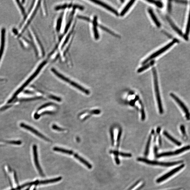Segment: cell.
<instances>
[{
	"label": "cell",
	"instance_id": "cell-1",
	"mask_svg": "<svg viewBox=\"0 0 190 190\" xmlns=\"http://www.w3.org/2000/svg\"><path fill=\"white\" fill-rule=\"evenodd\" d=\"M46 63V61H44L43 63H42L41 65L39 66V67L38 68L37 70L35 71L34 73L26 81V82L17 90V91L15 92V94L13 95V97H12L11 99H10L9 101H8V103H11V102L13 101V100L16 98V97L23 91L24 89L36 77L38 74L39 73L40 71H41L42 69V68Z\"/></svg>",
	"mask_w": 190,
	"mask_h": 190
},
{
	"label": "cell",
	"instance_id": "cell-2",
	"mask_svg": "<svg viewBox=\"0 0 190 190\" xmlns=\"http://www.w3.org/2000/svg\"><path fill=\"white\" fill-rule=\"evenodd\" d=\"M153 70L155 94L157 101L158 102L159 112H160V114H162L163 112V111L162 104L161 101L160 91H159L157 74L156 70L155 67H153V70Z\"/></svg>",
	"mask_w": 190,
	"mask_h": 190
},
{
	"label": "cell",
	"instance_id": "cell-3",
	"mask_svg": "<svg viewBox=\"0 0 190 190\" xmlns=\"http://www.w3.org/2000/svg\"><path fill=\"white\" fill-rule=\"evenodd\" d=\"M51 71L55 74L57 77L60 78L62 80H63L64 81L69 83L72 86L76 88H77L79 89L80 91L84 93H85L87 95H89L90 93V92L88 90H87L82 86L79 85L74 82L70 80L68 78L64 77L63 75H62L60 73H58L56 70L54 69H52Z\"/></svg>",
	"mask_w": 190,
	"mask_h": 190
},
{
	"label": "cell",
	"instance_id": "cell-4",
	"mask_svg": "<svg viewBox=\"0 0 190 190\" xmlns=\"http://www.w3.org/2000/svg\"><path fill=\"white\" fill-rule=\"evenodd\" d=\"M177 42H178V40L177 39H174L173 41L170 43L169 44H168L166 45L164 47L162 48L159 50L158 51H157L155 53H154L153 54H152L150 56L148 57L143 61L142 63V64L144 65V64H146L147 63H148L149 61H150L154 58H156V57L160 55L165 52V51L167 50L170 48V47L172 46L175 43H176Z\"/></svg>",
	"mask_w": 190,
	"mask_h": 190
},
{
	"label": "cell",
	"instance_id": "cell-5",
	"mask_svg": "<svg viewBox=\"0 0 190 190\" xmlns=\"http://www.w3.org/2000/svg\"><path fill=\"white\" fill-rule=\"evenodd\" d=\"M137 160L138 161L142 162H144L149 165H161L165 166V167H170V166L179 164L181 162V161L175 162H159L150 160L148 159L142 158H138Z\"/></svg>",
	"mask_w": 190,
	"mask_h": 190
},
{
	"label": "cell",
	"instance_id": "cell-6",
	"mask_svg": "<svg viewBox=\"0 0 190 190\" xmlns=\"http://www.w3.org/2000/svg\"><path fill=\"white\" fill-rule=\"evenodd\" d=\"M32 148L34 161L36 167L38 171H39L40 175H41L42 177H44V175L41 167H40L39 160H38L37 146L35 144L33 146Z\"/></svg>",
	"mask_w": 190,
	"mask_h": 190
},
{
	"label": "cell",
	"instance_id": "cell-7",
	"mask_svg": "<svg viewBox=\"0 0 190 190\" xmlns=\"http://www.w3.org/2000/svg\"><path fill=\"white\" fill-rule=\"evenodd\" d=\"M184 167V165H180L176 168L172 170H171L170 172L165 174L164 175H163V176L159 178V179H157L156 180V182L157 183H160L164 181L165 180L167 179L169 177L172 175L175 174L177 172H179L180 170H181L182 168H183Z\"/></svg>",
	"mask_w": 190,
	"mask_h": 190
},
{
	"label": "cell",
	"instance_id": "cell-8",
	"mask_svg": "<svg viewBox=\"0 0 190 190\" xmlns=\"http://www.w3.org/2000/svg\"><path fill=\"white\" fill-rule=\"evenodd\" d=\"M170 96L175 100L179 104V105L180 107V108H181L184 111L185 114H186V116L187 119L189 120L190 114L189 113L188 109L186 106L174 94L172 93H171L170 94Z\"/></svg>",
	"mask_w": 190,
	"mask_h": 190
},
{
	"label": "cell",
	"instance_id": "cell-9",
	"mask_svg": "<svg viewBox=\"0 0 190 190\" xmlns=\"http://www.w3.org/2000/svg\"><path fill=\"white\" fill-rule=\"evenodd\" d=\"M20 126L21 127L25 128V129H27L28 130H29V131L34 133V134L36 135V136L41 138V139L44 140H46L47 141L49 142L50 141V140L48 139L47 138L44 136V135L41 134V133L38 132L37 130L30 127L29 126L26 125L25 124L23 123H21L20 124Z\"/></svg>",
	"mask_w": 190,
	"mask_h": 190
},
{
	"label": "cell",
	"instance_id": "cell-10",
	"mask_svg": "<svg viewBox=\"0 0 190 190\" xmlns=\"http://www.w3.org/2000/svg\"><path fill=\"white\" fill-rule=\"evenodd\" d=\"M6 30L4 28H2L1 32V45H0V61L3 55L5 45Z\"/></svg>",
	"mask_w": 190,
	"mask_h": 190
},
{
	"label": "cell",
	"instance_id": "cell-11",
	"mask_svg": "<svg viewBox=\"0 0 190 190\" xmlns=\"http://www.w3.org/2000/svg\"><path fill=\"white\" fill-rule=\"evenodd\" d=\"M92 2H93L95 4L99 5L103 7V8L107 9L109 11L115 14L116 16H118L119 13L115 9H113L111 6L108 5L105 3H103V2L101 1H92Z\"/></svg>",
	"mask_w": 190,
	"mask_h": 190
},
{
	"label": "cell",
	"instance_id": "cell-12",
	"mask_svg": "<svg viewBox=\"0 0 190 190\" xmlns=\"http://www.w3.org/2000/svg\"><path fill=\"white\" fill-rule=\"evenodd\" d=\"M73 155L74 156V157L77 159L78 160H79L83 164L85 165L87 168H88L89 169H91L92 168V165L90 164L88 162L86 161L84 159L82 158L81 157H80L77 154H75L74 153H73Z\"/></svg>",
	"mask_w": 190,
	"mask_h": 190
},
{
	"label": "cell",
	"instance_id": "cell-13",
	"mask_svg": "<svg viewBox=\"0 0 190 190\" xmlns=\"http://www.w3.org/2000/svg\"><path fill=\"white\" fill-rule=\"evenodd\" d=\"M148 12L152 20H153L154 23H155L157 27L159 28L161 26V24L157 18L155 14L154 13L153 10L151 8H149L148 9Z\"/></svg>",
	"mask_w": 190,
	"mask_h": 190
},
{
	"label": "cell",
	"instance_id": "cell-14",
	"mask_svg": "<svg viewBox=\"0 0 190 190\" xmlns=\"http://www.w3.org/2000/svg\"><path fill=\"white\" fill-rule=\"evenodd\" d=\"M62 179V177H60L53 179L41 180V181H39V184H44L53 183L60 181Z\"/></svg>",
	"mask_w": 190,
	"mask_h": 190
},
{
	"label": "cell",
	"instance_id": "cell-15",
	"mask_svg": "<svg viewBox=\"0 0 190 190\" xmlns=\"http://www.w3.org/2000/svg\"><path fill=\"white\" fill-rule=\"evenodd\" d=\"M167 20L169 23L170 25L171 26L173 29H174L176 32L178 34H179L181 36L183 37L184 39V35L183 34H182V33L181 32H180V31L178 28L174 24V23L173 22V21L171 19L167 17Z\"/></svg>",
	"mask_w": 190,
	"mask_h": 190
},
{
	"label": "cell",
	"instance_id": "cell-16",
	"mask_svg": "<svg viewBox=\"0 0 190 190\" xmlns=\"http://www.w3.org/2000/svg\"><path fill=\"white\" fill-rule=\"evenodd\" d=\"M135 1H131L129 2L127 5L125 6L123 10L120 13V16H124L125 13H126L127 11L129 10V9L131 7L133 4L135 3Z\"/></svg>",
	"mask_w": 190,
	"mask_h": 190
},
{
	"label": "cell",
	"instance_id": "cell-17",
	"mask_svg": "<svg viewBox=\"0 0 190 190\" xmlns=\"http://www.w3.org/2000/svg\"><path fill=\"white\" fill-rule=\"evenodd\" d=\"M155 61L152 60L148 63L146 64V65L142 66V67L139 69L137 70V72L139 73H141L143 71L146 70L148 69L150 66H153L154 64L155 63Z\"/></svg>",
	"mask_w": 190,
	"mask_h": 190
},
{
	"label": "cell",
	"instance_id": "cell-18",
	"mask_svg": "<svg viewBox=\"0 0 190 190\" xmlns=\"http://www.w3.org/2000/svg\"><path fill=\"white\" fill-rule=\"evenodd\" d=\"M53 149L55 151L60 152L61 153L67 154H68V155H73L74 153V152L72 151L68 150H66L63 148H58V147H54Z\"/></svg>",
	"mask_w": 190,
	"mask_h": 190
},
{
	"label": "cell",
	"instance_id": "cell-19",
	"mask_svg": "<svg viewBox=\"0 0 190 190\" xmlns=\"http://www.w3.org/2000/svg\"><path fill=\"white\" fill-rule=\"evenodd\" d=\"M190 32V9L189 11V15L188 16V20L187 21V27L186 28V32H185L184 35V39L186 40L188 39V35Z\"/></svg>",
	"mask_w": 190,
	"mask_h": 190
},
{
	"label": "cell",
	"instance_id": "cell-20",
	"mask_svg": "<svg viewBox=\"0 0 190 190\" xmlns=\"http://www.w3.org/2000/svg\"><path fill=\"white\" fill-rule=\"evenodd\" d=\"M163 134L165 135V136L168 139H169L170 141L174 142V144H176L178 146H180L181 145V143L180 142L177 141V140L175 139L172 136L168 134V133L166 131H164L163 132Z\"/></svg>",
	"mask_w": 190,
	"mask_h": 190
},
{
	"label": "cell",
	"instance_id": "cell-21",
	"mask_svg": "<svg viewBox=\"0 0 190 190\" xmlns=\"http://www.w3.org/2000/svg\"><path fill=\"white\" fill-rule=\"evenodd\" d=\"M93 24V30L95 38L96 40H98L99 39V35L98 30L97 29V26L98 25H97V18L96 17H95L94 18Z\"/></svg>",
	"mask_w": 190,
	"mask_h": 190
},
{
	"label": "cell",
	"instance_id": "cell-22",
	"mask_svg": "<svg viewBox=\"0 0 190 190\" xmlns=\"http://www.w3.org/2000/svg\"><path fill=\"white\" fill-rule=\"evenodd\" d=\"M110 153H113L115 155H120L123 157H131L132 156L131 154L120 153V152L116 151H111Z\"/></svg>",
	"mask_w": 190,
	"mask_h": 190
},
{
	"label": "cell",
	"instance_id": "cell-23",
	"mask_svg": "<svg viewBox=\"0 0 190 190\" xmlns=\"http://www.w3.org/2000/svg\"><path fill=\"white\" fill-rule=\"evenodd\" d=\"M99 27H100V28H101L102 29L105 31L106 32L109 33V34H110L111 35H112V36H113L118 38L120 37V36L119 35L116 34H115V32H113L111 30L108 29V28L104 27V26L101 25H99Z\"/></svg>",
	"mask_w": 190,
	"mask_h": 190
},
{
	"label": "cell",
	"instance_id": "cell-24",
	"mask_svg": "<svg viewBox=\"0 0 190 190\" xmlns=\"http://www.w3.org/2000/svg\"><path fill=\"white\" fill-rule=\"evenodd\" d=\"M190 149V146H187L182 148L181 149L175 151H174L175 155H177L183 153V152L186 151L188 150H189Z\"/></svg>",
	"mask_w": 190,
	"mask_h": 190
},
{
	"label": "cell",
	"instance_id": "cell-25",
	"mask_svg": "<svg viewBox=\"0 0 190 190\" xmlns=\"http://www.w3.org/2000/svg\"><path fill=\"white\" fill-rule=\"evenodd\" d=\"M147 2L149 3L153 4L160 8H162L163 7V4L160 1H147Z\"/></svg>",
	"mask_w": 190,
	"mask_h": 190
},
{
	"label": "cell",
	"instance_id": "cell-26",
	"mask_svg": "<svg viewBox=\"0 0 190 190\" xmlns=\"http://www.w3.org/2000/svg\"><path fill=\"white\" fill-rule=\"evenodd\" d=\"M151 139V136H150L149 137L148 141L147 142L145 152V155L146 156L148 155L149 154V149L150 148V146Z\"/></svg>",
	"mask_w": 190,
	"mask_h": 190
},
{
	"label": "cell",
	"instance_id": "cell-27",
	"mask_svg": "<svg viewBox=\"0 0 190 190\" xmlns=\"http://www.w3.org/2000/svg\"><path fill=\"white\" fill-rule=\"evenodd\" d=\"M174 155L175 154L174 152H169L160 154L158 155L157 157L159 158L162 157L171 156Z\"/></svg>",
	"mask_w": 190,
	"mask_h": 190
},
{
	"label": "cell",
	"instance_id": "cell-28",
	"mask_svg": "<svg viewBox=\"0 0 190 190\" xmlns=\"http://www.w3.org/2000/svg\"><path fill=\"white\" fill-rule=\"evenodd\" d=\"M49 97L50 98L53 99L54 100H55L59 102H60L61 101V99L60 98L55 96H50Z\"/></svg>",
	"mask_w": 190,
	"mask_h": 190
},
{
	"label": "cell",
	"instance_id": "cell-29",
	"mask_svg": "<svg viewBox=\"0 0 190 190\" xmlns=\"http://www.w3.org/2000/svg\"><path fill=\"white\" fill-rule=\"evenodd\" d=\"M52 128L54 130L59 131H63L64 130V129L58 127L57 125H54L52 126Z\"/></svg>",
	"mask_w": 190,
	"mask_h": 190
},
{
	"label": "cell",
	"instance_id": "cell-30",
	"mask_svg": "<svg viewBox=\"0 0 190 190\" xmlns=\"http://www.w3.org/2000/svg\"><path fill=\"white\" fill-rule=\"evenodd\" d=\"M8 143L16 145H20L21 144V142L20 141H10L7 142Z\"/></svg>",
	"mask_w": 190,
	"mask_h": 190
},
{
	"label": "cell",
	"instance_id": "cell-31",
	"mask_svg": "<svg viewBox=\"0 0 190 190\" xmlns=\"http://www.w3.org/2000/svg\"><path fill=\"white\" fill-rule=\"evenodd\" d=\"M51 105V103H47L46 104H44V105H42L40 107L39 109H38V110L39 111L40 110H41L42 108H46L47 107V106H50Z\"/></svg>",
	"mask_w": 190,
	"mask_h": 190
},
{
	"label": "cell",
	"instance_id": "cell-32",
	"mask_svg": "<svg viewBox=\"0 0 190 190\" xmlns=\"http://www.w3.org/2000/svg\"><path fill=\"white\" fill-rule=\"evenodd\" d=\"M17 4L19 7V8H20L21 9V13H22L23 14V15L24 16H25V11L24 10V9L23 8V7H22V5H21V4L20 3H18Z\"/></svg>",
	"mask_w": 190,
	"mask_h": 190
},
{
	"label": "cell",
	"instance_id": "cell-33",
	"mask_svg": "<svg viewBox=\"0 0 190 190\" xmlns=\"http://www.w3.org/2000/svg\"><path fill=\"white\" fill-rule=\"evenodd\" d=\"M121 134H122V130H120L118 134V136L117 137V142L118 146L119 143L120 137L121 136Z\"/></svg>",
	"mask_w": 190,
	"mask_h": 190
},
{
	"label": "cell",
	"instance_id": "cell-34",
	"mask_svg": "<svg viewBox=\"0 0 190 190\" xmlns=\"http://www.w3.org/2000/svg\"><path fill=\"white\" fill-rule=\"evenodd\" d=\"M180 129L181 130L182 134L184 136H186V131H185V128L184 125H181L180 127Z\"/></svg>",
	"mask_w": 190,
	"mask_h": 190
},
{
	"label": "cell",
	"instance_id": "cell-35",
	"mask_svg": "<svg viewBox=\"0 0 190 190\" xmlns=\"http://www.w3.org/2000/svg\"><path fill=\"white\" fill-rule=\"evenodd\" d=\"M111 139L112 141V145H114V135L113 133L112 130L111 131Z\"/></svg>",
	"mask_w": 190,
	"mask_h": 190
},
{
	"label": "cell",
	"instance_id": "cell-36",
	"mask_svg": "<svg viewBox=\"0 0 190 190\" xmlns=\"http://www.w3.org/2000/svg\"><path fill=\"white\" fill-rule=\"evenodd\" d=\"M142 120H144L145 119V114L144 110L143 108L142 109Z\"/></svg>",
	"mask_w": 190,
	"mask_h": 190
},
{
	"label": "cell",
	"instance_id": "cell-37",
	"mask_svg": "<svg viewBox=\"0 0 190 190\" xmlns=\"http://www.w3.org/2000/svg\"><path fill=\"white\" fill-rule=\"evenodd\" d=\"M101 112V111L100 110H96L92 111L91 112V113L92 114H97H97L100 113Z\"/></svg>",
	"mask_w": 190,
	"mask_h": 190
},
{
	"label": "cell",
	"instance_id": "cell-38",
	"mask_svg": "<svg viewBox=\"0 0 190 190\" xmlns=\"http://www.w3.org/2000/svg\"><path fill=\"white\" fill-rule=\"evenodd\" d=\"M116 163H117V164L119 165L120 163V162L118 158L117 157H116Z\"/></svg>",
	"mask_w": 190,
	"mask_h": 190
},
{
	"label": "cell",
	"instance_id": "cell-39",
	"mask_svg": "<svg viewBox=\"0 0 190 190\" xmlns=\"http://www.w3.org/2000/svg\"><path fill=\"white\" fill-rule=\"evenodd\" d=\"M171 4L170 3L168 4V11H170L171 10Z\"/></svg>",
	"mask_w": 190,
	"mask_h": 190
},
{
	"label": "cell",
	"instance_id": "cell-40",
	"mask_svg": "<svg viewBox=\"0 0 190 190\" xmlns=\"http://www.w3.org/2000/svg\"><path fill=\"white\" fill-rule=\"evenodd\" d=\"M136 184H135L134 186H132L130 188L128 189V190H130L132 188H133V187H134V186H135V185H136Z\"/></svg>",
	"mask_w": 190,
	"mask_h": 190
},
{
	"label": "cell",
	"instance_id": "cell-41",
	"mask_svg": "<svg viewBox=\"0 0 190 190\" xmlns=\"http://www.w3.org/2000/svg\"><path fill=\"white\" fill-rule=\"evenodd\" d=\"M10 190H16V189L15 188H13L12 189H11Z\"/></svg>",
	"mask_w": 190,
	"mask_h": 190
},
{
	"label": "cell",
	"instance_id": "cell-42",
	"mask_svg": "<svg viewBox=\"0 0 190 190\" xmlns=\"http://www.w3.org/2000/svg\"><path fill=\"white\" fill-rule=\"evenodd\" d=\"M33 190H36V188H34V189H33Z\"/></svg>",
	"mask_w": 190,
	"mask_h": 190
},
{
	"label": "cell",
	"instance_id": "cell-43",
	"mask_svg": "<svg viewBox=\"0 0 190 190\" xmlns=\"http://www.w3.org/2000/svg\"><path fill=\"white\" fill-rule=\"evenodd\" d=\"M177 190V189H176V190Z\"/></svg>",
	"mask_w": 190,
	"mask_h": 190
}]
</instances>
